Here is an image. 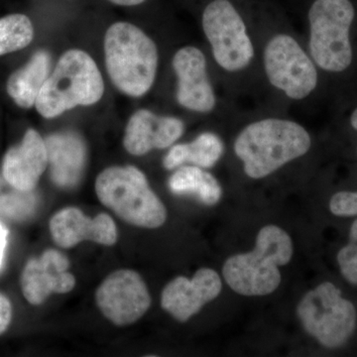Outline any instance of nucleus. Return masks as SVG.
<instances>
[{
    "label": "nucleus",
    "instance_id": "nucleus-7",
    "mask_svg": "<svg viewBox=\"0 0 357 357\" xmlns=\"http://www.w3.org/2000/svg\"><path fill=\"white\" fill-rule=\"evenodd\" d=\"M297 314L306 332L328 349L347 344L356 328V307L331 282L307 292L298 305Z\"/></svg>",
    "mask_w": 357,
    "mask_h": 357
},
{
    "label": "nucleus",
    "instance_id": "nucleus-25",
    "mask_svg": "<svg viewBox=\"0 0 357 357\" xmlns=\"http://www.w3.org/2000/svg\"><path fill=\"white\" fill-rule=\"evenodd\" d=\"M11 314H13V310H11L10 302L0 294V335L6 332L7 326L10 323Z\"/></svg>",
    "mask_w": 357,
    "mask_h": 357
},
{
    "label": "nucleus",
    "instance_id": "nucleus-17",
    "mask_svg": "<svg viewBox=\"0 0 357 357\" xmlns=\"http://www.w3.org/2000/svg\"><path fill=\"white\" fill-rule=\"evenodd\" d=\"M52 180L61 188H73L81 180L86 162V147L76 132L51 134L45 139Z\"/></svg>",
    "mask_w": 357,
    "mask_h": 357
},
{
    "label": "nucleus",
    "instance_id": "nucleus-13",
    "mask_svg": "<svg viewBox=\"0 0 357 357\" xmlns=\"http://www.w3.org/2000/svg\"><path fill=\"white\" fill-rule=\"evenodd\" d=\"M69 260L60 251L49 249L41 257L28 261L21 277V287L26 300L40 305L51 294L69 293L76 285L74 275L68 272Z\"/></svg>",
    "mask_w": 357,
    "mask_h": 357
},
{
    "label": "nucleus",
    "instance_id": "nucleus-6",
    "mask_svg": "<svg viewBox=\"0 0 357 357\" xmlns=\"http://www.w3.org/2000/svg\"><path fill=\"white\" fill-rule=\"evenodd\" d=\"M351 0H314L309 10L310 53L321 69L344 72L352 62Z\"/></svg>",
    "mask_w": 357,
    "mask_h": 357
},
{
    "label": "nucleus",
    "instance_id": "nucleus-3",
    "mask_svg": "<svg viewBox=\"0 0 357 357\" xmlns=\"http://www.w3.org/2000/svg\"><path fill=\"white\" fill-rule=\"evenodd\" d=\"M105 65L119 91L139 98L152 88L158 68V50L153 40L137 26L117 22L105 37Z\"/></svg>",
    "mask_w": 357,
    "mask_h": 357
},
{
    "label": "nucleus",
    "instance_id": "nucleus-23",
    "mask_svg": "<svg viewBox=\"0 0 357 357\" xmlns=\"http://www.w3.org/2000/svg\"><path fill=\"white\" fill-rule=\"evenodd\" d=\"M337 262L345 280L357 286V220L349 231V241L337 253Z\"/></svg>",
    "mask_w": 357,
    "mask_h": 357
},
{
    "label": "nucleus",
    "instance_id": "nucleus-2",
    "mask_svg": "<svg viewBox=\"0 0 357 357\" xmlns=\"http://www.w3.org/2000/svg\"><path fill=\"white\" fill-rule=\"evenodd\" d=\"M293 256L290 236L277 225L262 227L251 252L229 257L223 264V278L234 292L243 296H266L281 283L279 267Z\"/></svg>",
    "mask_w": 357,
    "mask_h": 357
},
{
    "label": "nucleus",
    "instance_id": "nucleus-15",
    "mask_svg": "<svg viewBox=\"0 0 357 357\" xmlns=\"http://www.w3.org/2000/svg\"><path fill=\"white\" fill-rule=\"evenodd\" d=\"M181 119L159 116L148 109H140L129 119L124 135L126 151L142 156L153 149H165L173 145L184 134Z\"/></svg>",
    "mask_w": 357,
    "mask_h": 357
},
{
    "label": "nucleus",
    "instance_id": "nucleus-19",
    "mask_svg": "<svg viewBox=\"0 0 357 357\" xmlns=\"http://www.w3.org/2000/svg\"><path fill=\"white\" fill-rule=\"evenodd\" d=\"M223 143L217 134L202 133L192 142L178 144L171 148L164 158L167 170H174L185 163H192L199 168H211L223 154Z\"/></svg>",
    "mask_w": 357,
    "mask_h": 357
},
{
    "label": "nucleus",
    "instance_id": "nucleus-18",
    "mask_svg": "<svg viewBox=\"0 0 357 357\" xmlns=\"http://www.w3.org/2000/svg\"><path fill=\"white\" fill-rule=\"evenodd\" d=\"M50 54L47 51L36 52L24 67L9 77L7 93L18 107L30 109L36 103L40 91L50 76Z\"/></svg>",
    "mask_w": 357,
    "mask_h": 357
},
{
    "label": "nucleus",
    "instance_id": "nucleus-14",
    "mask_svg": "<svg viewBox=\"0 0 357 357\" xmlns=\"http://www.w3.org/2000/svg\"><path fill=\"white\" fill-rule=\"evenodd\" d=\"M50 231L55 243L62 248H74L84 241L112 246L117 241L116 225L107 213L91 218L77 208L58 211L52 218Z\"/></svg>",
    "mask_w": 357,
    "mask_h": 357
},
{
    "label": "nucleus",
    "instance_id": "nucleus-22",
    "mask_svg": "<svg viewBox=\"0 0 357 357\" xmlns=\"http://www.w3.org/2000/svg\"><path fill=\"white\" fill-rule=\"evenodd\" d=\"M37 197L32 191H22L0 178V215L11 220H25L36 210Z\"/></svg>",
    "mask_w": 357,
    "mask_h": 357
},
{
    "label": "nucleus",
    "instance_id": "nucleus-24",
    "mask_svg": "<svg viewBox=\"0 0 357 357\" xmlns=\"http://www.w3.org/2000/svg\"><path fill=\"white\" fill-rule=\"evenodd\" d=\"M330 210L337 217L357 215V192H338L330 201Z\"/></svg>",
    "mask_w": 357,
    "mask_h": 357
},
{
    "label": "nucleus",
    "instance_id": "nucleus-28",
    "mask_svg": "<svg viewBox=\"0 0 357 357\" xmlns=\"http://www.w3.org/2000/svg\"><path fill=\"white\" fill-rule=\"evenodd\" d=\"M351 124L352 128L357 130V109L354 110L351 117Z\"/></svg>",
    "mask_w": 357,
    "mask_h": 357
},
{
    "label": "nucleus",
    "instance_id": "nucleus-26",
    "mask_svg": "<svg viewBox=\"0 0 357 357\" xmlns=\"http://www.w3.org/2000/svg\"><path fill=\"white\" fill-rule=\"evenodd\" d=\"M7 236H8V231L4 225L0 222V268L2 266V262H3L4 251H6L7 244Z\"/></svg>",
    "mask_w": 357,
    "mask_h": 357
},
{
    "label": "nucleus",
    "instance_id": "nucleus-9",
    "mask_svg": "<svg viewBox=\"0 0 357 357\" xmlns=\"http://www.w3.org/2000/svg\"><path fill=\"white\" fill-rule=\"evenodd\" d=\"M264 68L270 84L293 100L307 98L318 84L314 63L289 35H276L268 42Z\"/></svg>",
    "mask_w": 357,
    "mask_h": 357
},
{
    "label": "nucleus",
    "instance_id": "nucleus-1",
    "mask_svg": "<svg viewBox=\"0 0 357 357\" xmlns=\"http://www.w3.org/2000/svg\"><path fill=\"white\" fill-rule=\"evenodd\" d=\"M311 144V136L297 122L267 119L249 124L239 133L234 152L248 177L262 178L306 154Z\"/></svg>",
    "mask_w": 357,
    "mask_h": 357
},
{
    "label": "nucleus",
    "instance_id": "nucleus-8",
    "mask_svg": "<svg viewBox=\"0 0 357 357\" xmlns=\"http://www.w3.org/2000/svg\"><path fill=\"white\" fill-rule=\"evenodd\" d=\"M203 29L210 42L213 58L229 72L245 69L253 56L243 17L229 0H213L203 13Z\"/></svg>",
    "mask_w": 357,
    "mask_h": 357
},
{
    "label": "nucleus",
    "instance_id": "nucleus-4",
    "mask_svg": "<svg viewBox=\"0 0 357 357\" xmlns=\"http://www.w3.org/2000/svg\"><path fill=\"white\" fill-rule=\"evenodd\" d=\"M105 93V84L88 53L73 49L62 55L40 91L35 107L45 119H54L79 105H95Z\"/></svg>",
    "mask_w": 357,
    "mask_h": 357
},
{
    "label": "nucleus",
    "instance_id": "nucleus-10",
    "mask_svg": "<svg viewBox=\"0 0 357 357\" xmlns=\"http://www.w3.org/2000/svg\"><path fill=\"white\" fill-rule=\"evenodd\" d=\"M103 316L116 326H128L144 316L151 305L146 284L137 272L123 269L109 275L96 293Z\"/></svg>",
    "mask_w": 357,
    "mask_h": 357
},
{
    "label": "nucleus",
    "instance_id": "nucleus-5",
    "mask_svg": "<svg viewBox=\"0 0 357 357\" xmlns=\"http://www.w3.org/2000/svg\"><path fill=\"white\" fill-rule=\"evenodd\" d=\"M96 192L103 206L135 227L157 229L166 222L165 206L136 167L105 169L96 178Z\"/></svg>",
    "mask_w": 357,
    "mask_h": 357
},
{
    "label": "nucleus",
    "instance_id": "nucleus-20",
    "mask_svg": "<svg viewBox=\"0 0 357 357\" xmlns=\"http://www.w3.org/2000/svg\"><path fill=\"white\" fill-rule=\"evenodd\" d=\"M169 188L174 194L196 197L206 206L218 204L222 195V187L217 178L198 166L178 169L169 180Z\"/></svg>",
    "mask_w": 357,
    "mask_h": 357
},
{
    "label": "nucleus",
    "instance_id": "nucleus-27",
    "mask_svg": "<svg viewBox=\"0 0 357 357\" xmlns=\"http://www.w3.org/2000/svg\"><path fill=\"white\" fill-rule=\"evenodd\" d=\"M109 1L112 2V3L116 4V6H134L143 3L145 0H109Z\"/></svg>",
    "mask_w": 357,
    "mask_h": 357
},
{
    "label": "nucleus",
    "instance_id": "nucleus-16",
    "mask_svg": "<svg viewBox=\"0 0 357 357\" xmlns=\"http://www.w3.org/2000/svg\"><path fill=\"white\" fill-rule=\"evenodd\" d=\"M48 165L46 143L34 129H28L18 146L10 148L3 160V178L13 187L32 191Z\"/></svg>",
    "mask_w": 357,
    "mask_h": 357
},
{
    "label": "nucleus",
    "instance_id": "nucleus-11",
    "mask_svg": "<svg viewBox=\"0 0 357 357\" xmlns=\"http://www.w3.org/2000/svg\"><path fill=\"white\" fill-rule=\"evenodd\" d=\"M222 288V279L215 270L201 268L192 279L180 276L171 281L162 292L161 306L184 323L215 300Z\"/></svg>",
    "mask_w": 357,
    "mask_h": 357
},
{
    "label": "nucleus",
    "instance_id": "nucleus-12",
    "mask_svg": "<svg viewBox=\"0 0 357 357\" xmlns=\"http://www.w3.org/2000/svg\"><path fill=\"white\" fill-rule=\"evenodd\" d=\"M178 77L177 100L185 109L206 114L215 109V93L206 72L203 52L196 47L180 49L173 58Z\"/></svg>",
    "mask_w": 357,
    "mask_h": 357
},
{
    "label": "nucleus",
    "instance_id": "nucleus-21",
    "mask_svg": "<svg viewBox=\"0 0 357 357\" xmlns=\"http://www.w3.org/2000/svg\"><path fill=\"white\" fill-rule=\"evenodd\" d=\"M34 37L31 20L23 14L0 18V56L25 48Z\"/></svg>",
    "mask_w": 357,
    "mask_h": 357
}]
</instances>
